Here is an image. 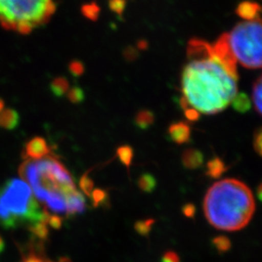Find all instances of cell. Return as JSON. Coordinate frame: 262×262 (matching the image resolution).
I'll return each mask as SVG.
<instances>
[{
	"label": "cell",
	"mask_w": 262,
	"mask_h": 262,
	"mask_svg": "<svg viewBox=\"0 0 262 262\" xmlns=\"http://www.w3.org/2000/svg\"><path fill=\"white\" fill-rule=\"evenodd\" d=\"M19 122V116L16 110L8 108L0 112V127L13 130L18 126Z\"/></svg>",
	"instance_id": "13"
},
{
	"label": "cell",
	"mask_w": 262,
	"mask_h": 262,
	"mask_svg": "<svg viewBox=\"0 0 262 262\" xmlns=\"http://www.w3.org/2000/svg\"><path fill=\"white\" fill-rule=\"evenodd\" d=\"M134 122L136 126L140 129H148L155 122L154 113L150 112L149 110H142L136 115Z\"/></svg>",
	"instance_id": "15"
},
{
	"label": "cell",
	"mask_w": 262,
	"mask_h": 262,
	"mask_svg": "<svg viewBox=\"0 0 262 262\" xmlns=\"http://www.w3.org/2000/svg\"><path fill=\"white\" fill-rule=\"evenodd\" d=\"M261 187L262 185L260 184L259 186H258V188H257V194H258V197H259V199H261Z\"/></svg>",
	"instance_id": "37"
},
{
	"label": "cell",
	"mask_w": 262,
	"mask_h": 262,
	"mask_svg": "<svg viewBox=\"0 0 262 262\" xmlns=\"http://www.w3.org/2000/svg\"><path fill=\"white\" fill-rule=\"evenodd\" d=\"M195 212H196L195 206L190 204V203L185 205L184 208H183V213L187 217H193L194 215H195Z\"/></svg>",
	"instance_id": "34"
},
{
	"label": "cell",
	"mask_w": 262,
	"mask_h": 262,
	"mask_svg": "<svg viewBox=\"0 0 262 262\" xmlns=\"http://www.w3.org/2000/svg\"><path fill=\"white\" fill-rule=\"evenodd\" d=\"M69 71L71 72L72 75L80 77L84 74V64L79 60H74L69 64Z\"/></svg>",
	"instance_id": "27"
},
{
	"label": "cell",
	"mask_w": 262,
	"mask_h": 262,
	"mask_svg": "<svg viewBox=\"0 0 262 262\" xmlns=\"http://www.w3.org/2000/svg\"><path fill=\"white\" fill-rule=\"evenodd\" d=\"M56 8L54 0H0V25L7 30L29 34L47 24Z\"/></svg>",
	"instance_id": "5"
},
{
	"label": "cell",
	"mask_w": 262,
	"mask_h": 262,
	"mask_svg": "<svg viewBox=\"0 0 262 262\" xmlns=\"http://www.w3.org/2000/svg\"><path fill=\"white\" fill-rule=\"evenodd\" d=\"M212 49L217 60L221 63H223V66H225L232 75L238 78L236 59L229 46L228 33H224L223 35H221L215 41V44L212 46Z\"/></svg>",
	"instance_id": "7"
},
{
	"label": "cell",
	"mask_w": 262,
	"mask_h": 262,
	"mask_svg": "<svg viewBox=\"0 0 262 262\" xmlns=\"http://www.w3.org/2000/svg\"><path fill=\"white\" fill-rule=\"evenodd\" d=\"M51 154L52 150L46 140L41 137H35L27 143L23 152V158L25 159H40Z\"/></svg>",
	"instance_id": "8"
},
{
	"label": "cell",
	"mask_w": 262,
	"mask_h": 262,
	"mask_svg": "<svg viewBox=\"0 0 262 262\" xmlns=\"http://www.w3.org/2000/svg\"><path fill=\"white\" fill-rule=\"evenodd\" d=\"M161 262H180V256L178 253L173 251H168L163 254Z\"/></svg>",
	"instance_id": "31"
},
{
	"label": "cell",
	"mask_w": 262,
	"mask_h": 262,
	"mask_svg": "<svg viewBox=\"0 0 262 262\" xmlns=\"http://www.w3.org/2000/svg\"><path fill=\"white\" fill-rule=\"evenodd\" d=\"M19 173L49 214L60 216L84 212V195L78 191L67 169L52 154L43 159H25Z\"/></svg>",
	"instance_id": "2"
},
{
	"label": "cell",
	"mask_w": 262,
	"mask_h": 262,
	"mask_svg": "<svg viewBox=\"0 0 262 262\" xmlns=\"http://www.w3.org/2000/svg\"><path fill=\"white\" fill-rule=\"evenodd\" d=\"M232 107L235 111L241 114H245L251 109V100L249 96L244 93L236 94L232 99Z\"/></svg>",
	"instance_id": "16"
},
{
	"label": "cell",
	"mask_w": 262,
	"mask_h": 262,
	"mask_svg": "<svg viewBox=\"0 0 262 262\" xmlns=\"http://www.w3.org/2000/svg\"><path fill=\"white\" fill-rule=\"evenodd\" d=\"M4 250H5V242H4L3 238L0 236V254L3 253Z\"/></svg>",
	"instance_id": "36"
},
{
	"label": "cell",
	"mask_w": 262,
	"mask_h": 262,
	"mask_svg": "<svg viewBox=\"0 0 262 262\" xmlns=\"http://www.w3.org/2000/svg\"><path fill=\"white\" fill-rule=\"evenodd\" d=\"M213 244L215 247V249L220 252V253H225L227 252L230 248H231V242L230 240L225 237V236H217L214 238Z\"/></svg>",
	"instance_id": "23"
},
{
	"label": "cell",
	"mask_w": 262,
	"mask_h": 262,
	"mask_svg": "<svg viewBox=\"0 0 262 262\" xmlns=\"http://www.w3.org/2000/svg\"><path fill=\"white\" fill-rule=\"evenodd\" d=\"M91 197H93V199H94V205L97 206V205L101 204L104 201H106L107 193H106V191H104L102 189H94L92 192Z\"/></svg>",
	"instance_id": "28"
},
{
	"label": "cell",
	"mask_w": 262,
	"mask_h": 262,
	"mask_svg": "<svg viewBox=\"0 0 262 262\" xmlns=\"http://www.w3.org/2000/svg\"><path fill=\"white\" fill-rule=\"evenodd\" d=\"M42 245L32 243L28 246L27 252L23 254L21 262H71L67 257H61L58 260H52L48 258L43 253Z\"/></svg>",
	"instance_id": "9"
},
{
	"label": "cell",
	"mask_w": 262,
	"mask_h": 262,
	"mask_svg": "<svg viewBox=\"0 0 262 262\" xmlns=\"http://www.w3.org/2000/svg\"><path fill=\"white\" fill-rule=\"evenodd\" d=\"M260 12H261L260 5L254 1H250V0H245L243 2H241L236 8V14L240 18L249 21L259 19Z\"/></svg>",
	"instance_id": "10"
},
{
	"label": "cell",
	"mask_w": 262,
	"mask_h": 262,
	"mask_svg": "<svg viewBox=\"0 0 262 262\" xmlns=\"http://www.w3.org/2000/svg\"><path fill=\"white\" fill-rule=\"evenodd\" d=\"M4 105H5V104H4V101L0 98V112L4 109Z\"/></svg>",
	"instance_id": "38"
},
{
	"label": "cell",
	"mask_w": 262,
	"mask_h": 262,
	"mask_svg": "<svg viewBox=\"0 0 262 262\" xmlns=\"http://www.w3.org/2000/svg\"><path fill=\"white\" fill-rule=\"evenodd\" d=\"M82 13L86 19H91L93 21H96L99 18L100 7L97 5L96 2H90L84 4L82 6Z\"/></svg>",
	"instance_id": "20"
},
{
	"label": "cell",
	"mask_w": 262,
	"mask_h": 262,
	"mask_svg": "<svg viewBox=\"0 0 262 262\" xmlns=\"http://www.w3.org/2000/svg\"><path fill=\"white\" fill-rule=\"evenodd\" d=\"M255 211L253 192L243 182L225 179L214 184L204 198V213L210 225L237 231L251 222Z\"/></svg>",
	"instance_id": "3"
},
{
	"label": "cell",
	"mask_w": 262,
	"mask_h": 262,
	"mask_svg": "<svg viewBox=\"0 0 262 262\" xmlns=\"http://www.w3.org/2000/svg\"><path fill=\"white\" fill-rule=\"evenodd\" d=\"M138 48L140 50H146L148 48V43L146 42V40H141L138 42Z\"/></svg>",
	"instance_id": "35"
},
{
	"label": "cell",
	"mask_w": 262,
	"mask_h": 262,
	"mask_svg": "<svg viewBox=\"0 0 262 262\" xmlns=\"http://www.w3.org/2000/svg\"><path fill=\"white\" fill-rule=\"evenodd\" d=\"M80 186L86 195H89V196L92 195V192L94 190V182L86 174L81 179Z\"/></svg>",
	"instance_id": "26"
},
{
	"label": "cell",
	"mask_w": 262,
	"mask_h": 262,
	"mask_svg": "<svg viewBox=\"0 0 262 262\" xmlns=\"http://www.w3.org/2000/svg\"><path fill=\"white\" fill-rule=\"evenodd\" d=\"M49 213L39 204L28 183L12 178L0 186V225L5 229L48 223Z\"/></svg>",
	"instance_id": "4"
},
{
	"label": "cell",
	"mask_w": 262,
	"mask_h": 262,
	"mask_svg": "<svg viewBox=\"0 0 262 262\" xmlns=\"http://www.w3.org/2000/svg\"><path fill=\"white\" fill-rule=\"evenodd\" d=\"M126 7V0H109V8L118 16H122Z\"/></svg>",
	"instance_id": "25"
},
{
	"label": "cell",
	"mask_w": 262,
	"mask_h": 262,
	"mask_svg": "<svg viewBox=\"0 0 262 262\" xmlns=\"http://www.w3.org/2000/svg\"><path fill=\"white\" fill-rule=\"evenodd\" d=\"M68 100L72 103L78 104L83 102L84 99V91L79 86H73L67 92Z\"/></svg>",
	"instance_id": "22"
},
{
	"label": "cell",
	"mask_w": 262,
	"mask_h": 262,
	"mask_svg": "<svg viewBox=\"0 0 262 262\" xmlns=\"http://www.w3.org/2000/svg\"><path fill=\"white\" fill-rule=\"evenodd\" d=\"M169 136L177 144H186L190 140V128L186 122H175L169 126Z\"/></svg>",
	"instance_id": "11"
},
{
	"label": "cell",
	"mask_w": 262,
	"mask_h": 262,
	"mask_svg": "<svg viewBox=\"0 0 262 262\" xmlns=\"http://www.w3.org/2000/svg\"><path fill=\"white\" fill-rule=\"evenodd\" d=\"M138 187L144 192H151L157 187V180L150 173H145L138 180Z\"/></svg>",
	"instance_id": "18"
},
{
	"label": "cell",
	"mask_w": 262,
	"mask_h": 262,
	"mask_svg": "<svg viewBox=\"0 0 262 262\" xmlns=\"http://www.w3.org/2000/svg\"><path fill=\"white\" fill-rule=\"evenodd\" d=\"M185 110H186L185 115H186V117H187V119L188 121H190V122H195L197 120H199L200 114H199V112H197L196 110H194V109H192V108H187V109H185Z\"/></svg>",
	"instance_id": "32"
},
{
	"label": "cell",
	"mask_w": 262,
	"mask_h": 262,
	"mask_svg": "<svg viewBox=\"0 0 262 262\" xmlns=\"http://www.w3.org/2000/svg\"><path fill=\"white\" fill-rule=\"evenodd\" d=\"M62 225V219L61 216L56 215L49 214L48 216V225L51 226L54 229H59Z\"/></svg>",
	"instance_id": "30"
},
{
	"label": "cell",
	"mask_w": 262,
	"mask_h": 262,
	"mask_svg": "<svg viewBox=\"0 0 262 262\" xmlns=\"http://www.w3.org/2000/svg\"><path fill=\"white\" fill-rule=\"evenodd\" d=\"M117 156L122 164H124L126 168L129 169L133 159V149L129 146H122L117 150Z\"/></svg>",
	"instance_id": "21"
},
{
	"label": "cell",
	"mask_w": 262,
	"mask_h": 262,
	"mask_svg": "<svg viewBox=\"0 0 262 262\" xmlns=\"http://www.w3.org/2000/svg\"><path fill=\"white\" fill-rule=\"evenodd\" d=\"M155 221L154 220H145V221H140L135 224V230L143 236H147L150 233L151 226L154 225Z\"/></svg>",
	"instance_id": "24"
},
{
	"label": "cell",
	"mask_w": 262,
	"mask_h": 262,
	"mask_svg": "<svg viewBox=\"0 0 262 262\" xmlns=\"http://www.w3.org/2000/svg\"><path fill=\"white\" fill-rule=\"evenodd\" d=\"M123 56L127 60H134L138 56V52L133 47H127L123 52Z\"/></svg>",
	"instance_id": "33"
},
{
	"label": "cell",
	"mask_w": 262,
	"mask_h": 262,
	"mask_svg": "<svg viewBox=\"0 0 262 262\" xmlns=\"http://www.w3.org/2000/svg\"><path fill=\"white\" fill-rule=\"evenodd\" d=\"M227 167L225 166V161L219 157L210 159L207 163L206 175L208 177L217 179L224 175Z\"/></svg>",
	"instance_id": "14"
},
{
	"label": "cell",
	"mask_w": 262,
	"mask_h": 262,
	"mask_svg": "<svg viewBox=\"0 0 262 262\" xmlns=\"http://www.w3.org/2000/svg\"><path fill=\"white\" fill-rule=\"evenodd\" d=\"M204 156L200 150L187 149L182 155L183 165L187 169H197L203 165Z\"/></svg>",
	"instance_id": "12"
},
{
	"label": "cell",
	"mask_w": 262,
	"mask_h": 262,
	"mask_svg": "<svg viewBox=\"0 0 262 262\" xmlns=\"http://www.w3.org/2000/svg\"><path fill=\"white\" fill-rule=\"evenodd\" d=\"M69 90V83L64 77L56 78L51 84V91L57 97L63 96Z\"/></svg>",
	"instance_id": "17"
},
{
	"label": "cell",
	"mask_w": 262,
	"mask_h": 262,
	"mask_svg": "<svg viewBox=\"0 0 262 262\" xmlns=\"http://www.w3.org/2000/svg\"><path fill=\"white\" fill-rule=\"evenodd\" d=\"M262 133L261 129H257L254 133V139H253V148L258 156H261L262 148Z\"/></svg>",
	"instance_id": "29"
},
{
	"label": "cell",
	"mask_w": 262,
	"mask_h": 262,
	"mask_svg": "<svg viewBox=\"0 0 262 262\" xmlns=\"http://www.w3.org/2000/svg\"><path fill=\"white\" fill-rule=\"evenodd\" d=\"M261 93L262 79L261 77H258L257 80L254 82L253 86V101L255 111L258 115H261Z\"/></svg>",
	"instance_id": "19"
},
{
	"label": "cell",
	"mask_w": 262,
	"mask_h": 262,
	"mask_svg": "<svg viewBox=\"0 0 262 262\" xmlns=\"http://www.w3.org/2000/svg\"><path fill=\"white\" fill-rule=\"evenodd\" d=\"M261 20L238 24L228 33V42L236 61L250 69L261 68Z\"/></svg>",
	"instance_id": "6"
},
{
	"label": "cell",
	"mask_w": 262,
	"mask_h": 262,
	"mask_svg": "<svg viewBox=\"0 0 262 262\" xmlns=\"http://www.w3.org/2000/svg\"><path fill=\"white\" fill-rule=\"evenodd\" d=\"M188 62L182 75L181 105L205 115L222 112L237 94L238 78L215 57L212 45L193 38L188 42Z\"/></svg>",
	"instance_id": "1"
}]
</instances>
